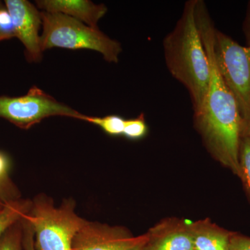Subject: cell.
<instances>
[{
    "instance_id": "e0dca14e",
    "label": "cell",
    "mask_w": 250,
    "mask_h": 250,
    "mask_svg": "<svg viewBox=\"0 0 250 250\" xmlns=\"http://www.w3.org/2000/svg\"><path fill=\"white\" fill-rule=\"evenodd\" d=\"M0 32L6 40L15 37V31L12 19L8 10L3 7L0 2Z\"/></svg>"
},
{
    "instance_id": "603a6c76",
    "label": "cell",
    "mask_w": 250,
    "mask_h": 250,
    "mask_svg": "<svg viewBox=\"0 0 250 250\" xmlns=\"http://www.w3.org/2000/svg\"><path fill=\"white\" fill-rule=\"evenodd\" d=\"M6 40L4 36L2 35L1 32H0V41Z\"/></svg>"
},
{
    "instance_id": "8992f818",
    "label": "cell",
    "mask_w": 250,
    "mask_h": 250,
    "mask_svg": "<svg viewBox=\"0 0 250 250\" xmlns=\"http://www.w3.org/2000/svg\"><path fill=\"white\" fill-rule=\"evenodd\" d=\"M85 116L36 86L31 87L23 96H0V118L21 129H29L49 117H68L83 121Z\"/></svg>"
},
{
    "instance_id": "cb8c5ba5",
    "label": "cell",
    "mask_w": 250,
    "mask_h": 250,
    "mask_svg": "<svg viewBox=\"0 0 250 250\" xmlns=\"http://www.w3.org/2000/svg\"><path fill=\"white\" fill-rule=\"evenodd\" d=\"M4 204L3 202L0 201V211H1V209H2L3 207H4Z\"/></svg>"
},
{
    "instance_id": "5b68a950",
    "label": "cell",
    "mask_w": 250,
    "mask_h": 250,
    "mask_svg": "<svg viewBox=\"0 0 250 250\" xmlns=\"http://www.w3.org/2000/svg\"><path fill=\"white\" fill-rule=\"evenodd\" d=\"M213 49L220 75L236 100L243 137L250 125V47L215 29Z\"/></svg>"
},
{
    "instance_id": "7c38bea8",
    "label": "cell",
    "mask_w": 250,
    "mask_h": 250,
    "mask_svg": "<svg viewBox=\"0 0 250 250\" xmlns=\"http://www.w3.org/2000/svg\"><path fill=\"white\" fill-rule=\"evenodd\" d=\"M31 205L30 200L21 198L4 203L0 211V236L29 213Z\"/></svg>"
},
{
    "instance_id": "d6986e66",
    "label": "cell",
    "mask_w": 250,
    "mask_h": 250,
    "mask_svg": "<svg viewBox=\"0 0 250 250\" xmlns=\"http://www.w3.org/2000/svg\"><path fill=\"white\" fill-rule=\"evenodd\" d=\"M229 250H250V237L234 232L230 242Z\"/></svg>"
},
{
    "instance_id": "52a82bcc",
    "label": "cell",
    "mask_w": 250,
    "mask_h": 250,
    "mask_svg": "<svg viewBox=\"0 0 250 250\" xmlns=\"http://www.w3.org/2000/svg\"><path fill=\"white\" fill-rule=\"evenodd\" d=\"M147 233L135 236L126 228L87 222L74 238L72 250H143Z\"/></svg>"
},
{
    "instance_id": "9a60e30c",
    "label": "cell",
    "mask_w": 250,
    "mask_h": 250,
    "mask_svg": "<svg viewBox=\"0 0 250 250\" xmlns=\"http://www.w3.org/2000/svg\"><path fill=\"white\" fill-rule=\"evenodd\" d=\"M83 121L98 125L106 134L111 136L123 135L124 130L125 120L118 116H108L104 118L85 116Z\"/></svg>"
},
{
    "instance_id": "7a4b0ae2",
    "label": "cell",
    "mask_w": 250,
    "mask_h": 250,
    "mask_svg": "<svg viewBox=\"0 0 250 250\" xmlns=\"http://www.w3.org/2000/svg\"><path fill=\"white\" fill-rule=\"evenodd\" d=\"M195 0L184 4L173 30L164 39L166 65L172 76L185 86L194 113L201 109L210 80V66L195 16Z\"/></svg>"
},
{
    "instance_id": "ba28073f",
    "label": "cell",
    "mask_w": 250,
    "mask_h": 250,
    "mask_svg": "<svg viewBox=\"0 0 250 250\" xmlns=\"http://www.w3.org/2000/svg\"><path fill=\"white\" fill-rule=\"evenodd\" d=\"M5 5L12 19L15 37L24 45L28 60L40 62L42 52L39 34L42 24L41 13L27 0H6Z\"/></svg>"
},
{
    "instance_id": "9c48e42d",
    "label": "cell",
    "mask_w": 250,
    "mask_h": 250,
    "mask_svg": "<svg viewBox=\"0 0 250 250\" xmlns=\"http://www.w3.org/2000/svg\"><path fill=\"white\" fill-rule=\"evenodd\" d=\"M143 250H193L189 224L170 217L160 220L148 230Z\"/></svg>"
},
{
    "instance_id": "2e32d148",
    "label": "cell",
    "mask_w": 250,
    "mask_h": 250,
    "mask_svg": "<svg viewBox=\"0 0 250 250\" xmlns=\"http://www.w3.org/2000/svg\"><path fill=\"white\" fill-rule=\"evenodd\" d=\"M148 128L144 114H141L134 119L125 120L123 135L127 139H143L147 134Z\"/></svg>"
},
{
    "instance_id": "ffe728a7",
    "label": "cell",
    "mask_w": 250,
    "mask_h": 250,
    "mask_svg": "<svg viewBox=\"0 0 250 250\" xmlns=\"http://www.w3.org/2000/svg\"><path fill=\"white\" fill-rule=\"evenodd\" d=\"M244 33L248 42V47H250V3L244 23Z\"/></svg>"
},
{
    "instance_id": "3957f363",
    "label": "cell",
    "mask_w": 250,
    "mask_h": 250,
    "mask_svg": "<svg viewBox=\"0 0 250 250\" xmlns=\"http://www.w3.org/2000/svg\"><path fill=\"white\" fill-rule=\"evenodd\" d=\"M75 207L72 200L55 207L45 195L34 199L24 218L34 231L36 250H72L74 238L88 222L75 213Z\"/></svg>"
},
{
    "instance_id": "ac0fdd59",
    "label": "cell",
    "mask_w": 250,
    "mask_h": 250,
    "mask_svg": "<svg viewBox=\"0 0 250 250\" xmlns=\"http://www.w3.org/2000/svg\"><path fill=\"white\" fill-rule=\"evenodd\" d=\"M23 225V249L24 250H36L34 243V234L30 224L25 218L22 219Z\"/></svg>"
},
{
    "instance_id": "4fadbf2b",
    "label": "cell",
    "mask_w": 250,
    "mask_h": 250,
    "mask_svg": "<svg viewBox=\"0 0 250 250\" xmlns=\"http://www.w3.org/2000/svg\"><path fill=\"white\" fill-rule=\"evenodd\" d=\"M239 177L250 203V136L242 137L239 150Z\"/></svg>"
},
{
    "instance_id": "44dd1931",
    "label": "cell",
    "mask_w": 250,
    "mask_h": 250,
    "mask_svg": "<svg viewBox=\"0 0 250 250\" xmlns=\"http://www.w3.org/2000/svg\"><path fill=\"white\" fill-rule=\"evenodd\" d=\"M14 200H16V199H14V197L10 195L9 192H6L4 189L0 187V201L4 204Z\"/></svg>"
},
{
    "instance_id": "6da1fadb",
    "label": "cell",
    "mask_w": 250,
    "mask_h": 250,
    "mask_svg": "<svg viewBox=\"0 0 250 250\" xmlns=\"http://www.w3.org/2000/svg\"><path fill=\"white\" fill-rule=\"evenodd\" d=\"M195 16L210 66V80L201 109L194 123L210 155L238 177L242 121L232 94L219 71L213 49L215 27L202 0H195Z\"/></svg>"
},
{
    "instance_id": "30bf717a",
    "label": "cell",
    "mask_w": 250,
    "mask_h": 250,
    "mask_svg": "<svg viewBox=\"0 0 250 250\" xmlns=\"http://www.w3.org/2000/svg\"><path fill=\"white\" fill-rule=\"evenodd\" d=\"M36 2L45 12L67 15L97 29L99 21L108 11L105 4H95L88 0H39Z\"/></svg>"
},
{
    "instance_id": "5bb4252c",
    "label": "cell",
    "mask_w": 250,
    "mask_h": 250,
    "mask_svg": "<svg viewBox=\"0 0 250 250\" xmlns=\"http://www.w3.org/2000/svg\"><path fill=\"white\" fill-rule=\"evenodd\" d=\"M22 220L15 223L0 236V250H22Z\"/></svg>"
},
{
    "instance_id": "277c9868",
    "label": "cell",
    "mask_w": 250,
    "mask_h": 250,
    "mask_svg": "<svg viewBox=\"0 0 250 250\" xmlns=\"http://www.w3.org/2000/svg\"><path fill=\"white\" fill-rule=\"evenodd\" d=\"M42 32L41 50L53 47L86 49L102 54L106 62L117 63L123 49L118 41L67 15L41 12Z\"/></svg>"
},
{
    "instance_id": "8fae6325",
    "label": "cell",
    "mask_w": 250,
    "mask_h": 250,
    "mask_svg": "<svg viewBox=\"0 0 250 250\" xmlns=\"http://www.w3.org/2000/svg\"><path fill=\"white\" fill-rule=\"evenodd\" d=\"M193 250H229L235 231H229L213 223L210 219L189 224Z\"/></svg>"
},
{
    "instance_id": "7402d4cb",
    "label": "cell",
    "mask_w": 250,
    "mask_h": 250,
    "mask_svg": "<svg viewBox=\"0 0 250 250\" xmlns=\"http://www.w3.org/2000/svg\"><path fill=\"white\" fill-rule=\"evenodd\" d=\"M250 136V125L249 127H248V130H247V131H246V134H245L244 136Z\"/></svg>"
}]
</instances>
